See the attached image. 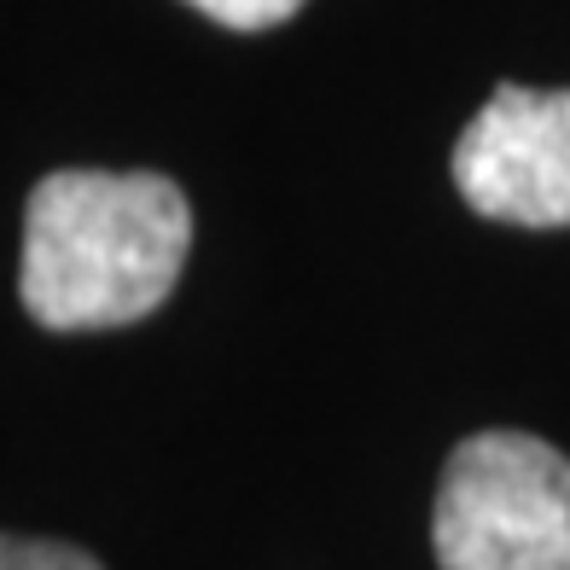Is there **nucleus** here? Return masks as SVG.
I'll return each mask as SVG.
<instances>
[{
    "instance_id": "nucleus-1",
    "label": "nucleus",
    "mask_w": 570,
    "mask_h": 570,
    "mask_svg": "<svg viewBox=\"0 0 570 570\" xmlns=\"http://www.w3.org/2000/svg\"><path fill=\"white\" fill-rule=\"evenodd\" d=\"M193 250V204L151 169H59L23 210L18 292L47 332H111L164 308Z\"/></svg>"
},
{
    "instance_id": "nucleus-2",
    "label": "nucleus",
    "mask_w": 570,
    "mask_h": 570,
    "mask_svg": "<svg viewBox=\"0 0 570 570\" xmlns=\"http://www.w3.org/2000/svg\"><path fill=\"white\" fill-rule=\"evenodd\" d=\"M443 570H570V460L530 431H478L431 507Z\"/></svg>"
},
{
    "instance_id": "nucleus-3",
    "label": "nucleus",
    "mask_w": 570,
    "mask_h": 570,
    "mask_svg": "<svg viewBox=\"0 0 570 570\" xmlns=\"http://www.w3.org/2000/svg\"><path fill=\"white\" fill-rule=\"evenodd\" d=\"M454 187L489 222L570 227V88H495L454 146Z\"/></svg>"
},
{
    "instance_id": "nucleus-4",
    "label": "nucleus",
    "mask_w": 570,
    "mask_h": 570,
    "mask_svg": "<svg viewBox=\"0 0 570 570\" xmlns=\"http://www.w3.org/2000/svg\"><path fill=\"white\" fill-rule=\"evenodd\" d=\"M0 570H106L94 553L70 548V541H41V535H7Z\"/></svg>"
},
{
    "instance_id": "nucleus-5",
    "label": "nucleus",
    "mask_w": 570,
    "mask_h": 570,
    "mask_svg": "<svg viewBox=\"0 0 570 570\" xmlns=\"http://www.w3.org/2000/svg\"><path fill=\"white\" fill-rule=\"evenodd\" d=\"M187 7L227 23V30H274L292 12H303V0H187Z\"/></svg>"
}]
</instances>
